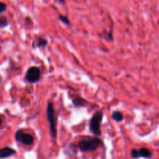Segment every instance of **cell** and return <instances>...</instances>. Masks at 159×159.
Here are the masks:
<instances>
[{
    "instance_id": "cell-4",
    "label": "cell",
    "mask_w": 159,
    "mask_h": 159,
    "mask_svg": "<svg viewBox=\"0 0 159 159\" xmlns=\"http://www.w3.org/2000/svg\"><path fill=\"white\" fill-rule=\"evenodd\" d=\"M15 140L17 142H20L25 146H30L34 144V138L26 132L22 130H18L15 133Z\"/></svg>"
},
{
    "instance_id": "cell-13",
    "label": "cell",
    "mask_w": 159,
    "mask_h": 159,
    "mask_svg": "<svg viewBox=\"0 0 159 159\" xmlns=\"http://www.w3.org/2000/svg\"><path fill=\"white\" fill-rule=\"evenodd\" d=\"M130 156H131V158L134 159L139 158L140 155L139 152H138V149H132V150L130 151Z\"/></svg>"
},
{
    "instance_id": "cell-11",
    "label": "cell",
    "mask_w": 159,
    "mask_h": 159,
    "mask_svg": "<svg viewBox=\"0 0 159 159\" xmlns=\"http://www.w3.org/2000/svg\"><path fill=\"white\" fill-rule=\"evenodd\" d=\"M58 19L61 22H62V23H64V24L67 25V26H70V25H71V22H70L68 16H65V15H61V14H60V15L58 16Z\"/></svg>"
},
{
    "instance_id": "cell-2",
    "label": "cell",
    "mask_w": 159,
    "mask_h": 159,
    "mask_svg": "<svg viewBox=\"0 0 159 159\" xmlns=\"http://www.w3.org/2000/svg\"><path fill=\"white\" fill-rule=\"evenodd\" d=\"M47 119L49 123V132L51 138L55 139L57 138V115L54 110V104L51 101H48L47 105Z\"/></svg>"
},
{
    "instance_id": "cell-9",
    "label": "cell",
    "mask_w": 159,
    "mask_h": 159,
    "mask_svg": "<svg viewBox=\"0 0 159 159\" xmlns=\"http://www.w3.org/2000/svg\"><path fill=\"white\" fill-rule=\"evenodd\" d=\"M72 102L74 107H77V108L85 107V104H86V101L84 99H82V97H79V96H77V97H75V99H73Z\"/></svg>"
},
{
    "instance_id": "cell-10",
    "label": "cell",
    "mask_w": 159,
    "mask_h": 159,
    "mask_svg": "<svg viewBox=\"0 0 159 159\" xmlns=\"http://www.w3.org/2000/svg\"><path fill=\"white\" fill-rule=\"evenodd\" d=\"M48 44V42L44 37H37V48H45Z\"/></svg>"
},
{
    "instance_id": "cell-3",
    "label": "cell",
    "mask_w": 159,
    "mask_h": 159,
    "mask_svg": "<svg viewBox=\"0 0 159 159\" xmlns=\"http://www.w3.org/2000/svg\"><path fill=\"white\" fill-rule=\"evenodd\" d=\"M103 119V113L101 110H97L92 116L89 122V130L96 136H101V124Z\"/></svg>"
},
{
    "instance_id": "cell-15",
    "label": "cell",
    "mask_w": 159,
    "mask_h": 159,
    "mask_svg": "<svg viewBox=\"0 0 159 159\" xmlns=\"http://www.w3.org/2000/svg\"><path fill=\"white\" fill-rule=\"evenodd\" d=\"M56 1L58 3H60V4H65V0H56Z\"/></svg>"
},
{
    "instance_id": "cell-7",
    "label": "cell",
    "mask_w": 159,
    "mask_h": 159,
    "mask_svg": "<svg viewBox=\"0 0 159 159\" xmlns=\"http://www.w3.org/2000/svg\"><path fill=\"white\" fill-rule=\"evenodd\" d=\"M138 152H139L140 158H151L152 157V152L146 148H141L140 149H138Z\"/></svg>"
},
{
    "instance_id": "cell-14",
    "label": "cell",
    "mask_w": 159,
    "mask_h": 159,
    "mask_svg": "<svg viewBox=\"0 0 159 159\" xmlns=\"http://www.w3.org/2000/svg\"><path fill=\"white\" fill-rule=\"evenodd\" d=\"M6 8H7V6H6V3L4 2L0 3V13L2 14L3 12L6 10Z\"/></svg>"
},
{
    "instance_id": "cell-1",
    "label": "cell",
    "mask_w": 159,
    "mask_h": 159,
    "mask_svg": "<svg viewBox=\"0 0 159 159\" xmlns=\"http://www.w3.org/2000/svg\"><path fill=\"white\" fill-rule=\"evenodd\" d=\"M102 145V140L97 137L85 136L81 138L78 143V147L79 150L82 152H95Z\"/></svg>"
},
{
    "instance_id": "cell-12",
    "label": "cell",
    "mask_w": 159,
    "mask_h": 159,
    "mask_svg": "<svg viewBox=\"0 0 159 159\" xmlns=\"http://www.w3.org/2000/svg\"><path fill=\"white\" fill-rule=\"evenodd\" d=\"M9 25V20L6 16H1L0 17V27L2 29L6 27V26Z\"/></svg>"
},
{
    "instance_id": "cell-6",
    "label": "cell",
    "mask_w": 159,
    "mask_h": 159,
    "mask_svg": "<svg viewBox=\"0 0 159 159\" xmlns=\"http://www.w3.org/2000/svg\"><path fill=\"white\" fill-rule=\"evenodd\" d=\"M16 153V152L13 148L6 146V147L2 148L1 151H0V158L4 159L9 158V157H11L15 155Z\"/></svg>"
},
{
    "instance_id": "cell-8",
    "label": "cell",
    "mask_w": 159,
    "mask_h": 159,
    "mask_svg": "<svg viewBox=\"0 0 159 159\" xmlns=\"http://www.w3.org/2000/svg\"><path fill=\"white\" fill-rule=\"evenodd\" d=\"M112 119L116 123H120L124 120V114L121 113L120 111H118V110H116V111H113L112 113Z\"/></svg>"
},
{
    "instance_id": "cell-5",
    "label": "cell",
    "mask_w": 159,
    "mask_h": 159,
    "mask_svg": "<svg viewBox=\"0 0 159 159\" xmlns=\"http://www.w3.org/2000/svg\"><path fill=\"white\" fill-rule=\"evenodd\" d=\"M41 76L40 69L37 66L30 67L26 71L25 79L30 83H37L40 81Z\"/></svg>"
}]
</instances>
